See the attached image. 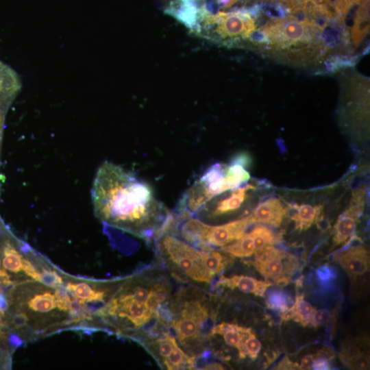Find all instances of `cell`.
Instances as JSON below:
<instances>
[{
	"label": "cell",
	"mask_w": 370,
	"mask_h": 370,
	"mask_svg": "<svg viewBox=\"0 0 370 370\" xmlns=\"http://www.w3.org/2000/svg\"><path fill=\"white\" fill-rule=\"evenodd\" d=\"M91 199L100 220L147 240L159 236L171 214L147 182L109 161L97 169Z\"/></svg>",
	"instance_id": "6da1fadb"
},
{
	"label": "cell",
	"mask_w": 370,
	"mask_h": 370,
	"mask_svg": "<svg viewBox=\"0 0 370 370\" xmlns=\"http://www.w3.org/2000/svg\"><path fill=\"white\" fill-rule=\"evenodd\" d=\"M170 293L166 280L149 276L138 278L120 291L97 314L132 330L141 329L154 319L162 324Z\"/></svg>",
	"instance_id": "7a4b0ae2"
},
{
	"label": "cell",
	"mask_w": 370,
	"mask_h": 370,
	"mask_svg": "<svg viewBox=\"0 0 370 370\" xmlns=\"http://www.w3.org/2000/svg\"><path fill=\"white\" fill-rule=\"evenodd\" d=\"M321 27L310 19H299L294 16L273 20L262 29V38L270 47L271 53L288 58L291 51L297 52L296 62L308 59L300 47L317 54L318 49L325 51V48L321 42L312 40L319 36Z\"/></svg>",
	"instance_id": "3957f363"
},
{
	"label": "cell",
	"mask_w": 370,
	"mask_h": 370,
	"mask_svg": "<svg viewBox=\"0 0 370 370\" xmlns=\"http://www.w3.org/2000/svg\"><path fill=\"white\" fill-rule=\"evenodd\" d=\"M201 290L184 288L171 299L168 307L167 323L173 328L184 347L201 340V331L210 317V310Z\"/></svg>",
	"instance_id": "277c9868"
},
{
	"label": "cell",
	"mask_w": 370,
	"mask_h": 370,
	"mask_svg": "<svg viewBox=\"0 0 370 370\" xmlns=\"http://www.w3.org/2000/svg\"><path fill=\"white\" fill-rule=\"evenodd\" d=\"M156 241L157 251L168 266L178 273L177 275L200 283H210L213 280L204 266V249H198L170 234Z\"/></svg>",
	"instance_id": "5b68a950"
},
{
	"label": "cell",
	"mask_w": 370,
	"mask_h": 370,
	"mask_svg": "<svg viewBox=\"0 0 370 370\" xmlns=\"http://www.w3.org/2000/svg\"><path fill=\"white\" fill-rule=\"evenodd\" d=\"M182 222L180 230L182 237L189 244L204 250L212 249V247H222L234 242L253 223L249 215L218 225H208L191 217Z\"/></svg>",
	"instance_id": "8992f818"
},
{
	"label": "cell",
	"mask_w": 370,
	"mask_h": 370,
	"mask_svg": "<svg viewBox=\"0 0 370 370\" xmlns=\"http://www.w3.org/2000/svg\"><path fill=\"white\" fill-rule=\"evenodd\" d=\"M196 23L199 27L211 29L219 40L226 41L245 38L251 36L256 27L251 13L245 10L206 14Z\"/></svg>",
	"instance_id": "52a82bcc"
},
{
	"label": "cell",
	"mask_w": 370,
	"mask_h": 370,
	"mask_svg": "<svg viewBox=\"0 0 370 370\" xmlns=\"http://www.w3.org/2000/svg\"><path fill=\"white\" fill-rule=\"evenodd\" d=\"M253 264L267 280L279 285L288 284L299 267L296 256L273 245L256 251Z\"/></svg>",
	"instance_id": "ba28073f"
},
{
	"label": "cell",
	"mask_w": 370,
	"mask_h": 370,
	"mask_svg": "<svg viewBox=\"0 0 370 370\" xmlns=\"http://www.w3.org/2000/svg\"><path fill=\"white\" fill-rule=\"evenodd\" d=\"M365 191L356 190L353 193L349 206L338 218L334 225L333 242L335 245L345 243L354 234L356 222L362 213L365 204Z\"/></svg>",
	"instance_id": "9c48e42d"
},
{
	"label": "cell",
	"mask_w": 370,
	"mask_h": 370,
	"mask_svg": "<svg viewBox=\"0 0 370 370\" xmlns=\"http://www.w3.org/2000/svg\"><path fill=\"white\" fill-rule=\"evenodd\" d=\"M334 259L353 280L366 273L369 269V252L362 245L348 247L336 252Z\"/></svg>",
	"instance_id": "30bf717a"
},
{
	"label": "cell",
	"mask_w": 370,
	"mask_h": 370,
	"mask_svg": "<svg viewBox=\"0 0 370 370\" xmlns=\"http://www.w3.org/2000/svg\"><path fill=\"white\" fill-rule=\"evenodd\" d=\"M286 210L279 198L270 197L259 203L249 215L253 223H262L278 227L281 225Z\"/></svg>",
	"instance_id": "8fae6325"
},
{
	"label": "cell",
	"mask_w": 370,
	"mask_h": 370,
	"mask_svg": "<svg viewBox=\"0 0 370 370\" xmlns=\"http://www.w3.org/2000/svg\"><path fill=\"white\" fill-rule=\"evenodd\" d=\"M254 188L251 184H247L233 189L228 196L214 202L213 204L205 205L201 209L204 208L207 215L212 218L233 212L241 207L247 199L248 192Z\"/></svg>",
	"instance_id": "7c38bea8"
},
{
	"label": "cell",
	"mask_w": 370,
	"mask_h": 370,
	"mask_svg": "<svg viewBox=\"0 0 370 370\" xmlns=\"http://www.w3.org/2000/svg\"><path fill=\"white\" fill-rule=\"evenodd\" d=\"M21 88L18 74L0 61V111L6 113Z\"/></svg>",
	"instance_id": "4fadbf2b"
},
{
	"label": "cell",
	"mask_w": 370,
	"mask_h": 370,
	"mask_svg": "<svg viewBox=\"0 0 370 370\" xmlns=\"http://www.w3.org/2000/svg\"><path fill=\"white\" fill-rule=\"evenodd\" d=\"M270 281L258 280L254 278L234 275L231 277L221 275L217 282V286L227 287L234 290L238 288L245 293H253L255 295L262 297L267 288L271 285Z\"/></svg>",
	"instance_id": "5bb4252c"
},
{
	"label": "cell",
	"mask_w": 370,
	"mask_h": 370,
	"mask_svg": "<svg viewBox=\"0 0 370 370\" xmlns=\"http://www.w3.org/2000/svg\"><path fill=\"white\" fill-rule=\"evenodd\" d=\"M251 328L243 327L235 323L222 322L212 327L210 334H219L223 336L225 343L237 349L241 356L244 342L251 332Z\"/></svg>",
	"instance_id": "9a60e30c"
},
{
	"label": "cell",
	"mask_w": 370,
	"mask_h": 370,
	"mask_svg": "<svg viewBox=\"0 0 370 370\" xmlns=\"http://www.w3.org/2000/svg\"><path fill=\"white\" fill-rule=\"evenodd\" d=\"M2 267L10 272L17 273L23 271V256L18 248V241L16 243L10 238L2 239L0 244Z\"/></svg>",
	"instance_id": "2e32d148"
},
{
	"label": "cell",
	"mask_w": 370,
	"mask_h": 370,
	"mask_svg": "<svg viewBox=\"0 0 370 370\" xmlns=\"http://www.w3.org/2000/svg\"><path fill=\"white\" fill-rule=\"evenodd\" d=\"M315 308L306 300L303 295H297L295 301L289 309L283 313L284 319H293L303 326L309 325Z\"/></svg>",
	"instance_id": "e0dca14e"
},
{
	"label": "cell",
	"mask_w": 370,
	"mask_h": 370,
	"mask_svg": "<svg viewBox=\"0 0 370 370\" xmlns=\"http://www.w3.org/2000/svg\"><path fill=\"white\" fill-rule=\"evenodd\" d=\"M296 212L291 216L295 221V228L299 231L309 228L317 222L321 212L322 207L310 204L295 205Z\"/></svg>",
	"instance_id": "ac0fdd59"
},
{
	"label": "cell",
	"mask_w": 370,
	"mask_h": 370,
	"mask_svg": "<svg viewBox=\"0 0 370 370\" xmlns=\"http://www.w3.org/2000/svg\"><path fill=\"white\" fill-rule=\"evenodd\" d=\"M66 289L75 298L84 302L103 301L106 293L102 290H97L86 282H69Z\"/></svg>",
	"instance_id": "d6986e66"
},
{
	"label": "cell",
	"mask_w": 370,
	"mask_h": 370,
	"mask_svg": "<svg viewBox=\"0 0 370 370\" xmlns=\"http://www.w3.org/2000/svg\"><path fill=\"white\" fill-rule=\"evenodd\" d=\"M162 363L169 370L190 369L195 367V359L194 356L186 354L177 344Z\"/></svg>",
	"instance_id": "ffe728a7"
},
{
	"label": "cell",
	"mask_w": 370,
	"mask_h": 370,
	"mask_svg": "<svg viewBox=\"0 0 370 370\" xmlns=\"http://www.w3.org/2000/svg\"><path fill=\"white\" fill-rule=\"evenodd\" d=\"M27 306L32 311L39 313H47L57 307L55 294L50 291L37 293L27 301Z\"/></svg>",
	"instance_id": "44dd1931"
},
{
	"label": "cell",
	"mask_w": 370,
	"mask_h": 370,
	"mask_svg": "<svg viewBox=\"0 0 370 370\" xmlns=\"http://www.w3.org/2000/svg\"><path fill=\"white\" fill-rule=\"evenodd\" d=\"M249 232L253 238L256 251L279 242V236L265 225H256Z\"/></svg>",
	"instance_id": "7402d4cb"
},
{
	"label": "cell",
	"mask_w": 370,
	"mask_h": 370,
	"mask_svg": "<svg viewBox=\"0 0 370 370\" xmlns=\"http://www.w3.org/2000/svg\"><path fill=\"white\" fill-rule=\"evenodd\" d=\"M293 303L291 297L282 290H271L267 294V307L282 313L286 312Z\"/></svg>",
	"instance_id": "603a6c76"
},
{
	"label": "cell",
	"mask_w": 370,
	"mask_h": 370,
	"mask_svg": "<svg viewBox=\"0 0 370 370\" xmlns=\"http://www.w3.org/2000/svg\"><path fill=\"white\" fill-rule=\"evenodd\" d=\"M177 344L175 338L166 333L151 343L152 350L156 351L158 360L162 361L170 354Z\"/></svg>",
	"instance_id": "cb8c5ba5"
},
{
	"label": "cell",
	"mask_w": 370,
	"mask_h": 370,
	"mask_svg": "<svg viewBox=\"0 0 370 370\" xmlns=\"http://www.w3.org/2000/svg\"><path fill=\"white\" fill-rule=\"evenodd\" d=\"M260 349L261 343L251 331L244 342L240 358H245L248 356L251 360H255L258 357Z\"/></svg>",
	"instance_id": "d4e9b609"
},
{
	"label": "cell",
	"mask_w": 370,
	"mask_h": 370,
	"mask_svg": "<svg viewBox=\"0 0 370 370\" xmlns=\"http://www.w3.org/2000/svg\"><path fill=\"white\" fill-rule=\"evenodd\" d=\"M40 282L48 286L57 288L62 286L63 280L56 271L42 269V271L40 273Z\"/></svg>",
	"instance_id": "484cf974"
},
{
	"label": "cell",
	"mask_w": 370,
	"mask_h": 370,
	"mask_svg": "<svg viewBox=\"0 0 370 370\" xmlns=\"http://www.w3.org/2000/svg\"><path fill=\"white\" fill-rule=\"evenodd\" d=\"M331 318L328 310L325 309L315 310L312 314L309 325L317 327L328 323Z\"/></svg>",
	"instance_id": "4316f807"
},
{
	"label": "cell",
	"mask_w": 370,
	"mask_h": 370,
	"mask_svg": "<svg viewBox=\"0 0 370 370\" xmlns=\"http://www.w3.org/2000/svg\"><path fill=\"white\" fill-rule=\"evenodd\" d=\"M316 274L319 280L321 282H328L336 278V273L334 269L328 265H323L316 270Z\"/></svg>",
	"instance_id": "83f0119b"
},
{
	"label": "cell",
	"mask_w": 370,
	"mask_h": 370,
	"mask_svg": "<svg viewBox=\"0 0 370 370\" xmlns=\"http://www.w3.org/2000/svg\"><path fill=\"white\" fill-rule=\"evenodd\" d=\"M23 271L33 280L40 281V273L35 269L31 262L25 258L23 259Z\"/></svg>",
	"instance_id": "f1b7e54d"
},
{
	"label": "cell",
	"mask_w": 370,
	"mask_h": 370,
	"mask_svg": "<svg viewBox=\"0 0 370 370\" xmlns=\"http://www.w3.org/2000/svg\"><path fill=\"white\" fill-rule=\"evenodd\" d=\"M311 369L314 370H328L330 369V364L329 360L326 357L319 356L314 358Z\"/></svg>",
	"instance_id": "f546056e"
},
{
	"label": "cell",
	"mask_w": 370,
	"mask_h": 370,
	"mask_svg": "<svg viewBox=\"0 0 370 370\" xmlns=\"http://www.w3.org/2000/svg\"><path fill=\"white\" fill-rule=\"evenodd\" d=\"M27 319L25 312H18L13 316L12 323L16 328L18 329L26 324Z\"/></svg>",
	"instance_id": "4dcf8cb0"
},
{
	"label": "cell",
	"mask_w": 370,
	"mask_h": 370,
	"mask_svg": "<svg viewBox=\"0 0 370 370\" xmlns=\"http://www.w3.org/2000/svg\"><path fill=\"white\" fill-rule=\"evenodd\" d=\"M8 345L13 349H16L23 344V341L21 337L15 334H10L7 337Z\"/></svg>",
	"instance_id": "1f68e13d"
},
{
	"label": "cell",
	"mask_w": 370,
	"mask_h": 370,
	"mask_svg": "<svg viewBox=\"0 0 370 370\" xmlns=\"http://www.w3.org/2000/svg\"><path fill=\"white\" fill-rule=\"evenodd\" d=\"M278 369H294L297 367H299L297 363H293L289 360L287 356H285L278 364L277 367Z\"/></svg>",
	"instance_id": "d6a6232c"
},
{
	"label": "cell",
	"mask_w": 370,
	"mask_h": 370,
	"mask_svg": "<svg viewBox=\"0 0 370 370\" xmlns=\"http://www.w3.org/2000/svg\"><path fill=\"white\" fill-rule=\"evenodd\" d=\"M314 357L313 354H308L303 357L301 359L300 369H311V365Z\"/></svg>",
	"instance_id": "836d02e7"
},
{
	"label": "cell",
	"mask_w": 370,
	"mask_h": 370,
	"mask_svg": "<svg viewBox=\"0 0 370 370\" xmlns=\"http://www.w3.org/2000/svg\"><path fill=\"white\" fill-rule=\"evenodd\" d=\"M8 308V302L3 292L0 291V314H3Z\"/></svg>",
	"instance_id": "e575fe53"
},
{
	"label": "cell",
	"mask_w": 370,
	"mask_h": 370,
	"mask_svg": "<svg viewBox=\"0 0 370 370\" xmlns=\"http://www.w3.org/2000/svg\"><path fill=\"white\" fill-rule=\"evenodd\" d=\"M204 369H223V367L217 362L210 363L205 365Z\"/></svg>",
	"instance_id": "d590c367"
},
{
	"label": "cell",
	"mask_w": 370,
	"mask_h": 370,
	"mask_svg": "<svg viewBox=\"0 0 370 370\" xmlns=\"http://www.w3.org/2000/svg\"><path fill=\"white\" fill-rule=\"evenodd\" d=\"M5 114V113L0 111V149H1V140H2Z\"/></svg>",
	"instance_id": "8d00e7d4"
},
{
	"label": "cell",
	"mask_w": 370,
	"mask_h": 370,
	"mask_svg": "<svg viewBox=\"0 0 370 370\" xmlns=\"http://www.w3.org/2000/svg\"><path fill=\"white\" fill-rule=\"evenodd\" d=\"M347 1L352 5L354 3H361L363 0H347Z\"/></svg>",
	"instance_id": "74e56055"
},
{
	"label": "cell",
	"mask_w": 370,
	"mask_h": 370,
	"mask_svg": "<svg viewBox=\"0 0 370 370\" xmlns=\"http://www.w3.org/2000/svg\"><path fill=\"white\" fill-rule=\"evenodd\" d=\"M1 315H2V314H0V325L2 323H1Z\"/></svg>",
	"instance_id": "f35d334b"
}]
</instances>
